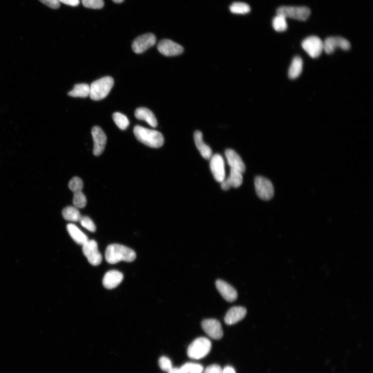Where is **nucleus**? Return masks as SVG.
I'll list each match as a JSON object with an SVG mask.
<instances>
[{
	"mask_svg": "<svg viewBox=\"0 0 373 373\" xmlns=\"http://www.w3.org/2000/svg\"><path fill=\"white\" fill-rule=\"evenodd\" d=\"M211 349V343L206 338L195 339L189 345L187 354L193 359H201L207 356Z\"/></svg>",
	"mask_w": 373,
	"mask_h": 373,
	"instance_id": "4",
	"label": "nucleus"
},
{
	"mask_svg": "<svg viewBox=\"0 0 373 373\" xmlns=\"http://www.w3.org/2000/svg\"><path fill=\"white\" fill-rule=\"evenodd\" d=\"M124 275L118 271L112 270L106 273L103 279L105 288L112 289L117 287L123 281Z\"/></svg>",
	"mask_w": 373,
	"mask_h": 373,
	"instance_id": "18",
	"label": "nucleus"
},
{
	"mask_svg": "<svg viewBox=\"0 0 373 373\" xmlns=\"http://www.w3.org/2000/svg\"><path fill=\"white\" fill-rule=\"evenodd\" d=\"M114 84V79L110 76H106L93 82L90 86V98L95 101L104 99L109 94Z\"/></svg>",
	"mask_w": 373,
	"mask_h": 373,
	"instance_id": "3",
	"label": "nucleus"
},
{
	"mask_svg": "<svg viewBox=\"0 0 373 373\" xmlns=\"http://www.w3.org/2000/svg\"><path fill=\"white\" fill-rule=\"evenodd\" d=\"M81 225L88 231L94 232L96 230V226L93 221L87 216H82L79 220Z\"/></svg>",
	"mask_w": 373,
	"mask_h": 373,
	"instance_id": "33",
	"label": "nucleus"
},
{
	"mask_svg": "<svg viewBox=\"0 0 373 373\" xmlns=\"http://www.w3.org/2000/svg\"><path fill=\"white\" fill-rule=\"evenodd\" d=\"M73 202L77 208H83L86 206L87 198L82 191L74 193Z\"/></svg>",
	"mask_w": 373,
	"mask_h": 373,
	"instance_id": "30",
	"label": "nucleus"
},
{
	"mask_svg": "<svg viewBox=\"0 0 373 373\" xmlns=\"http://www.w3.org/2000/svg\"><path fill=\"white\" fill-rule=\"evenodd\" d=\"M247 314V310L241 306H235L231 308L224 317L226 325H232L240 322Z\"/></svg>",
	"mask_w": 373,
	"mask_h": 373,
	"instance_id": "17",
	"label": "nucleus"
},
{
	"mask_svg": "<svg viewBox=\"0 0 373 373\" xmlns=\"http://www.w3.org/2000/svg\"><path fill=\"white\" fill-rule=\"evenodd\" d=\"M113 118L115 123L120 129L126 130L129 125L128 118L121 113H115L113 115Z\"/></svg>",
	"mask_w": 373,
	"mask_h": 373,
	"instance_id": "28",
	"label": "nucleus"
},
{
	"mask_svg": "<svg viewBox=\"0 0 373 373\" xmlns=\"http://www.w3.org/2000/svg\"><path fill=\"white\" fill-rule=\"evenodd\" d=\"M157 48L162 54L168 57L178 56L184 52V48L181 45L167 39L160 42Z\"/></svg>",
	"mask_w": 373,
	"mask_h": 373,
	"instance_id": "11",
	"label": "nucleus"
},
{
	"mask_svg": "<svg viewBox=\"0 0 373 373\" xmlns=\"http://www.w3.org/2000/svg\"><path fill=\"white\" fill-rule=\"evenodd\" d=\"M156 42V37L152 33L141 35L133 41L132 48L137 54H140L153 46Z\"/></svg>",
	"mask_w": 373,
	"mask_h": 373,
	"instance_id": "9",
	"label": "nucleus"
},
{
	"mask_svg": "<svg viewBox=\"0 0 373 373\" xmlns=\"http://www.w3.org/2000/svg\"><path fill=\"white\" fill-rule=\"evenodd\" d=\"M137 255L134 250L126 246L114 244L110 245L105 251V259L110 264H116L124 261L131 262L135 261Z\"/></svg>",
	"mask_w": 373,
	"mask_h": 373,
	"instance_id": "1",
	"label": "nucleus"
},
{
	"mask_svg": "<svg viewBox=\"0 0 373 373\" xmlns=\"http://www.w3.org/2000/svg\"><path fill=\"white\" fill-rule=\"evenodd\" d=\"M83 251L89 262L92 265H99L102 261V256L98 250L97 243L95 240H88L83 245Z\"/></svg>",
	"mask_w": 373,
	"mask_h": 373,
	"instance_id": "8",
	"label": "nucleus"
},
{
	"mask_svg": "<svg viewBox=\"0 0 373 373\" xmlns=\"http://www.w3.org/2000/svg\"><path fill=\"white\" fill-rule=\"evenodd\" d=\"M83 5L92 9H101L104 5L103 0H82Z\"/></svg>",
	"mask_w": 373,
	"mask_h": 373,
	"instance_id": "32",
	"label": "nucleus"
},
{
	"mask_svg": "<svg viewBox=\"0 0 373 373\" xmlns=\"http://www.w3.org/2000/svg\"><path fill=\"white\" fill-rule=\"evenodd\" d=\"M303 65V61L300 57L293 59L288 72L289 78L292 79L298 78L302 72Z\"/></svg>",
	"mask_w": 373,
	"mask_h": 373,
	"instance_id": "23",
	"label": "nucleus"
},
{
	"mask_svg": "<svg viewBox=\"0 0 373 373\" xmlns=\"http://www.w3.org/2000/svg\"><path fill=\"white\" fill-rule=\"evenodd\" d=\"M134 134L140 142L150 148H159L164 144L163 135L156 130L136 126L134 128Z\"/></svg>",
	"mask_w": 373,
	"mask_h": 373,
	"instance_id": "2",
	"label": "nucleus"
},
{
	"mask_svg": "<svg viewBox=\"0 0 373 373\" xmlns=\"http://www.w3.org/2000/svg\"><path fill=\"white\" fill-rule=\"evenodd\" d=\"M90 95V86L86 84H79L74 86L68 95L72 97L86 98Z\"/></svg>",
	"mask_w": 373,
	"mask_h": 373,
	"instance_id": "24",
	"label": "nucleus"
},
{
	"mask_svg": "<svg viewBox=\"0 0 373 373\" xmlns=\"http://www.w3.org/2000/svg\"><path fill=\"white\" fill-rule=\"evenodd\" d=\"M225 155L231 169L237 170L242 173L245 172L246 167L242 158L234 151L226 150Z\"/></svg>",
	"mask_w": 373,
	"mask_h": 373,
	"instance_id": "19",
	"label": "nucleus"
},
{
	"mask_svg": "<svg viewBox=\"0 0 373 373\" xmlns=\"http://www.w3.org/2000/svg\"><path fill=\"white\" fill-rule=\"evenodd\" d=\"M216 286L222 297L226 301L232 302L237 299L236 290L227 283L218 279L216 282Z\"/></svg>",
	"mask_w": 373,
	"mask_h": 373,
	"instance_id": "16",
	"label": "nucleus"
},
{
	"mask_svg": "<svg viewBox=\"0 0 373 373\" xmlns=\"http://www.w3.org/2000/svg\"><path fill=\"white\" fill-rule=\"evenodd\" d=\"M277 14L285 17L301 21L307 20L311 15V10L305 6H281L277 10Z\"/></svg>",
	"mask_w": 373,
	"mask_h": 373,
	"instance_id": "5",
	"label": "nucleus"
},
{
	"mask_svg": "<svg viewBox=\"0 0 373 373\" xmlns=\"http://www.w3.org/2000/svg\"><path fill=\"white\" fill-rule=\"evenodd\" d=\"M180 373H202V366L193 363H186L179 368Z\"/></svg>",
	"mask_w": 373,
	"mask_h": 373,
	"instance_id": "29",
	"label": "nucleus"
},
{
	"mask_svg": "<svg viewBox=\"0 0 373 373\" xmlns=\"http://www.w3.org/2000/svg\"><path fill=\"white\" fill-rule=\"evenodd\" d=\"M136 117L141 121L147 122L151 127L156 128L158 125L157 119L154 113L149 109L140 108L135 112Z\"/></svg>",
	"mask_w": 373,
	"mask_h": 373,
	"instance_id": "21",
	"label": "nucleus"
},
{
	"mask_svg": "<svg viewBox=\"0 0 373 373\" xmlns=\"http://www.w3.org/2000/svg\"><path fill=\"white\" fill-rule=\"evenodd\" d=\"M194 139L196 148L202 156L205 159H210L212 156V151L209 146L203 141L202 132L199 131H195Z\"/></svg>",
	"mask_w": 373,
	"mask_h": 373,
	"instance_id": "20",
	"label": "nucleus"
},
{
	"mask_svg": "<svg viewBox=\"0 0 373 373\" xmlns=\"http://www.w3.org/2000/svg\"><path fill=\"white\" fill-rule=\"evenodd\" d=\"M210 167L215 180L221 183L225 180L224 163L223 158L219 154L213 156L211 158Z\"/></svg>",
	"mask_w": 373,
	"mask_h": 373,
	"instance_id": "13",
	"label": "nucleus"
},
{
	"mask_svg": "<svg viewBox=\"0 0 373 373\" xmlns=\"http://www.w3.org/2000/svg\"><path fill=\"white\" fill-rule=\"evenodd\" d=\"M158 364L160 368L165 372H169L173 368L171 360L167 357L160 358Z\"/></svg>",
	"mask_w": 373,
	"mask_h": 373,
	"instance_id": "34",
	"label": "nucleus"
},
{
	"mask_svg": "<svg viewBox=\"0 0 373 373\" xmlns=\"http://www.w3.org/2000/svg\"><path fill=\"white\" fill-rule=\"evenodd\" d=\"M168 373H180L179 368H173Z\"/></svg>",
	"mask_w": 373,
	"mask_h": 373,
	"instance_id": "39",
	"label": "nucleus"
},
{
	"mask_svg": "<svg viewBox=\"0 0 373 373\" xmlns=\"http://www.w3.org/2000/svg\"><path fill=\"white\" fill-rule=\"evenodd\" d=\"M243 173L237 170L231 169L230 174L227 179L221 183V188L228 190L231 187L238 188L243 184Z\"/></svg>",
	"mask_w": 373,
	"mask_h": 373,
	"instance_id": "15",
	"label": "nucleus"
},
{
	"mask_svg": "<svg viewBox=\"0 0 373 373\" xmlns=\"http://www.w3.org/2000/svg\"><path fill=\"white\" fill-rule=\"evenodd\" d=\"M302 46L304 50L313 58L321 56L324 50V42L316 36H311L305 38Z\"/></svg>",
	"mask_w": 373,
	"mask_h": 373,
	"instance_id": "7",
	"label": "nucleus"
},
{
	"mask_svg": "<svg viewBox=\"0 0 373 373\" xmlns=\"http://www.w3.org/2000/svg\"><path fill=\"white\" fill-rule=\"evenodd\" d=\"M92 136L94 142L93 154L96 156L101 155L104 152L107 137L101 128L94 127L92 129Z\"/></svg>",
	"mask_w": 373,
	"mask_h": 373,
	"instance_id": "14",
	"label": "nucleus"
},
{
	"mask_svg": "<svg viewBox=\"0 0 373 373\" xmlns=\"http://www.w3.org/2000/svg\"><path fill=\"white\" fill-rule=\"evenodd\" d=\"M222 373H236L234 369L231 367H227L224 369Z\"/></svg>",
	"mask_w": 373,
	"mask_h": 373,
	"instance_id": "38",
	"label": "nucleus"
},
{
	"mask_svg": "<svg viewBox=\"0 0 373 373\" xmlns=\"http://www.w3.org/2000/svg\"><path fill=\"white\" fill-rule=\"evenodd\" d=\"M67 230L73 240L79 245H83L89 240L87 236L75 224H69Z\"/></svg>",
	"mask_w": 373,
	"mask_h": 373,
	"instance_id": "22",
	"label": "nucleus"
},
{
	"mask_svg": "<svg viewBox=\"0 0 373 373\" xmlns=\"http://www.w3.org/2000/svg\"><path fill=\"white\" fill-rule=\"evenodd\" d=\"M202 327L206 334L212 339L220 340L223 337L221 325L216 319L204 320L202 323Z\"/></svg>",
	"mask_w": 373,
	"mask_h": 373,
	"instance_id": "12",
	"label": "nucleus"
},
{
	"mask_svg": "<svg viewBox=\"0 0 373 373\" xmlns=\"http://www.w3.org/2000/svg\"><path fill=\"white\" fill-rule=\"evenodd\" d=\"M113 1L116 3H121L124 1V0H113Z\"/></svg>",
	"mask_w": 373,
	"mask_h": 373,
	"instance_id": "40",
	"label": "nucleus"
},
{
	"mask_svg": "<svg viewBox=\"0 0 373 373\" xmlns=\"http://www.w3.org/2000/svg\"><path fill=\"white\" fill-rule=\"evenodd\" d=\"M324 42V50L327 54H331L337 48L349 50L351 47L348 39L342 37H329Z\"/></svg>",
	"mask_w": 373,
	"mask_h": 373,
	"instance_id": "10",
	"label": "nucleus"
},
{
	"mask_svg": "<svg viewBox=\"0 0 373 373\" xmlns=\"http://www.w3.org/2000/svg\"><path fill=\"white\" fill-rule=\"evenodd\" d=\"M69 187L74 193L81 191L84 187L83 182L78 177L73 178L69 183Z\"/></svg>",
	"mask_w": 373,
	"mask_h": 373,
	"instance_id": "31",
	"label": "nucleus"
},
{
	"mask_svg": "<svg viewBox=\"0 0 373 373\" xmlns=\"http://www.w3.org/2000/svg\"><path fill=\"white\" fill-rule=\"evenodd\" d=\"M256 191L258 197L264 201H269L274 195V186L271 182L262 177H257L255 180Z\"/></svg>",
	"mask_w": 373,
	"mask_h": 373,
	"instance_id": "6",
	"label": "nucleus"
},
{
	"mask_svg": "<svg viewBox=\"0 0 373 373\" xmlns=\"http://www.w3.org/2000/svg\"><path fill=\"white\" fill-rule=\"evenodd\" d=\"M222 370L221 367L217 365H213L208 366L205 370L204 373H222Z\"/></svg>",
	"mask_w": 373,
	"mask_h": 373,
	"instance_id": "36",
	"label": "nucleus"
},
{
	"mask_svg": "<svg viewBox=\"0 0 373 373\" xmlns=\"http://www.w3.org/2000/svg\"><path fill=\"white\" fill-rule=\"evenodd\" d=\"M231 12L235 14H246L250 11V6L243 2L233 3L230 7Z\"/></svg>",
	"mask_w": 373,
	"mask_h": 373,
	"instance_id": "27",
	"label": "nucleus"
},
{
	"mask_svg": "<svg viewBox=\"0 0 373 373\" xmlns=\"http://www.w3.org/2000/svg\"><path fill=\"white\" fill-rule=\"evenodd\" d=\"M42 3L52 9H57L60 7V3L58 0H39Z\"/></svg>",
	"mask_w": 373,
	"mask_h": 373,
	"instance_id": "35",
	"label": "nucleus"
},
{
	"mask_svg": "<svg viewBox=\"0 0 373 373\" xmlns=\"http://www.w3.org/2000/svg\"><path fill=\"white\" fill-rule=\"evenodd\" d=\"M272 24L274 29L277 32H284L288 28L286 18L281 15L277 14L273 19Z\"/></svg>",
	"mask_w": 373,
	"mask_h": 373,
	"instance_id": "26",
	"label": "nucleus"
},
{
	"mask_svg": "<svg viewBox=\"0 0 373 373\" xmlns=\"http://www.w3.org/2000/svg\"><path fill=\"white\" fill-rule=\"evenodd\" d=\"M58 1L71 6H77L80 3L79 0H58Z\"/></svg>",
	"mask_w": 373,
	"mask_h": 373,
	"instance_id": "37",
	"label": "nucleus"
},
{
	"mask_svg": "<svg viewBox=\"0 0 373 373\" xmlns=\"http://www.w3.org/2000/svg\"><path fill=\"white\" fill-rule=\"evenodd\" d=\"M62 215L65 220L74 222L79 221L82 217L81 213L75 206L64 208L62 210Z\"/></svg>",
	"mask_w": 373,
	"mask_h": 373,
	"instance_id": "25",
	"label": "nucleus"
}]
</instances>
